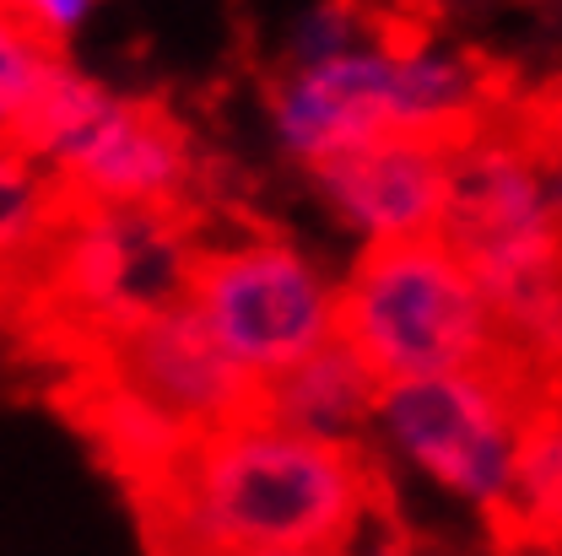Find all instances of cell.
Masks as SVG:
<instances>
[{
    "label": "cell",
    "instance_id": "obj_1",
    "mask_svg": "<svg viewBox=\"0 0 562 556\" xmlns=\"http://www.w3.org/2000/svg\"><path fill=\"white\" fill-rule=\"evenodd\" d=\"M151 556L347 552L390 519V476L362 438L281 421L222 427L125 487Z\"/></svg>",
    "mask_w": 562,
    "mask_h": 556
},
{
    "label": "cell",
    "instance_id": "obj_2",
    "mask_svg": "<svg viewBox=\"0 0 562 556\" xmlns=\"http://www.w3.org/2000/svg\"><path fill=\"white\" fill-rule=\"evenodd\" d=\"M336 336L373 367L384 389L487 367L497 356L487 292L438 232L368 238L336 297Z\"/></svg>",
    "mask_w": 562,
    "mask_h": 556
},
{
    "label": "cell",
    "instance_id": "obj_3",
    "mask_svg": "<svg viewBox=\"0 0 562 556\" xmlns=\"http://www.w3.org/2000/svg\"><path fill=\"white\" fill-rule=\"evenodd\" d=\"M184 303L260 378L303 362L336 330V297L319 271L266 232L238 243L201 232L184 260Z\"/></svg>",
    "mask_w": 562,
    "mask_h": 556
},
{
    "label": "cell",
    "instance_id": "obj_4",
    "mask_svg": "<svg viewBox=\"0 0 562 556\" xmlns=\"http://www.w3.org/2000/svg\"><path fill=\"white\" fill-rule=\"evenodd\" d=\"M530 406L536 400L497 367H465L390 384L379 395V421L427 476L492 508L508 487L514 443Z\"/></svg>",
    "mask_w": 562,
    "mask_h": 556
},
{
    "label": "cell",
    "instance_id": "obj_5",
    "mask_svg": "<svg viewBox=\"0 0 562 556\" xmlns=\"http://www.w3.org/2000/svg\"><path fill=\"white\" fill-rule=\"evenodd\" d=\"M66 206L184 211L195 195V140L173 109L151 98H109L44 162Z\"/></svg>",
    "mask_w": 562,
    "mask_h": 556
},
{
    "label": "cell",
    "instance_id": "obj_6",
    "mask_svg": "<svg viewBox=\"0 0 562 556\" xmlns=\"http://www.w3.org/2000/svg\"><path fill=\"white\" fill-rule=\"evenodd\" d=\"M454 151V140L390 131L314 157L308 173L347 227L368 238H417L443 227Z\"/></svg>",
    "mask_w": 562,
    "mask_h": 556
},
{
    "label": "cell",
    "instance_id": "obj_7",
    "mask_svg": "<svg viewBox=\"0 0 562 556\" xmlns=\"http://www.w3.org/2000/svg\"><path fill=\"white\" fill-rule=\"evenodd\" d=\"M395 76H401V60H390L379 49H347L330 60L286 66L281 81L271 87V109H277L286 146L303 162H314L336 146L401 131Z\"/></svg>",
    "mask_w": 562,
    "mask_h": 556
},
{
    "label": "cell",
    "instance_id": "obj_8",
    "mask_svg": "<svg viewBox=\"0 0 562 556\" xmlns=\"http://www.w3.org/2000/svg\"><path fill=\"white\" fill-rule=\"evenodd\" d=\"M379 395H384V384L336 330L303 362L266 378L271 421L297 427V432H319V438H357L362 421L379 417Z\"/></svg>",
    "mask_w": 562,
    "mask_h": 556
},
{
    "label": "cell",
    "instance_id": "obj_9",
    "mask_svg": "<svg viewBox=\"0 0 562 556\" xmlns=\"http://www.w3.org/2000/svg\"><path fill=\"white\" fill-rule=\"evenodd\" d=\"M66 76L70 66L60 55V38L0 5V151L38 162V125Z\"/></svg>",
    "mask_w": 562,
    "mask_h": 556
},
{
    "label": "cell",
    "instance_id": "obj_10",
    "mask_svg": "<svg viewBox=\"0 0 562 556\" xmlns=\"http://www.w3.org/2000/svg\"><path fill=\"white\" fill-rule=\"evenodd\" d=\"M519 114H525V120H530V125H536V131L562 151V70L552 76V81H541L536 92H525V98H519Z\"/></svg>",
    "mask_w": 562,
    "mask_h": 556
},
{
    "label": "cell",
    "instance_id": "obj_11",
    "mask_svg": "<svg viewBox=\"0 0 562 556\" xmlns=\"http://www.w3.org/2000/svg\"><path fill=\"white\" fill-rule=\"evenodd\" d=\"M5 11H16V16H27L33 27H44L49 38H60L70 22H81V11L92 5V0H0Z\"/></svg>",
    "mask_w": 562,
    "mask_h": 556
},
{
    "label": "cell",
    "instance_id": "obj_12",
    "mask_svg": "<svg viewBox=\"0 0 562 556\" xmlns=\"http://www.w3.org/2000/svg\"><path fill=\"white\" fill-rule=\"evenodd\" d=\"M255 556H347V552H255Z\"/></svg>",
    "mask_w": 562,
    "mask_h": 556
},
{
    "label": "cell",
    "instance_id": "obj_13",
    "mask_svg": "<svg viewBox=\"0 0 562 556\" xmlns=\"http://www.w3.org/2000/svg\"><path fill=\"white\" fill-rule=\"evenodd\" d=\"M379 556H406V546H401V541H384V546H379Z\"/></svg>",
    "mask_w": 562,
    "mask_h": 556
},
{
    "label": "cell",
    "instance_id": "obj_14",
    "mask_svg": "<svg viewBox=\"0 0 562 556\" xmlns=\"http://www.w3.org/2000/svg\"><path fill=\"white\" fill-rule=\"evenodd\" d=\"M497 556H562V552H497Z\"/></svg>",
    "mask_w": 562,
    "mask_h": 556
}]
</instances>
